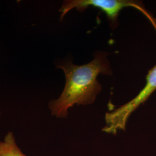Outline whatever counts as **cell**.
<instances>
[{"instance_id": "obj_1", "label": "cell", "mask_w": 156, "mask_h": 156, "mask_svg": "<svg viewBox=\"0 0 156 156\" xmlns=\"http://www.w3.org/2000/svg\"><path fill=\"white\" fill-rule=\"evenodd\" d=\"M108 53L98 51L94 58L82 66L66 62L57 65L66 76V85L60 97L49 104L51 115L57 118H66L68 110L74 105H87L94 102L102 90L97 80L100 74L112 75L113 72Z\"/></svg>"}, {"instance_id": "obj_2", "label": "cell", "mask_w": 156, "mask_h": 156, "mask_svg": "<svg viewBox=\"0 0 156 156\" xmlns=\"http://www.w3.org/2000/svg\"><path fill=\"white\" fill-rule=\"evenodd\" d=\"M146 80L145 87L132 100L113 111L106 113L105 116L106 125L102 128V131L116 135L119 131L126 130L127 121L132 113L145 103L156 90V65L149 71Z\"/></svg>"}, {"instance_id": "obj_3", "label": "cell", "mask_w": 156, "mask_h": 156, "mask_svg": "<svg viewBox=\"0 0 156 156\" xmlns=\"http://www.w3.org/2000/svg\"><path fill=\"white\" fill-rule=\"evenodd\" d=\"M93 6L101 9L104 12L108 17L110 26L113 30L118 25L117 18L120 11L124 8H135L151 20L153 24L156 26V22L150 16L149 13L146 11L145 7L142 2L131 0H71L64 2L60 12L62 13L61 19L67 13L73 8H76L78 11L83 12L88 7Z\"/></svg>"}, {"instance_id": "obj_4", "label": "cell", "mask_w": 156, "mask_h": 156, "mask_svg": "<svg viewBox=\"0 0 156 156\" xmlns=\"http://www.w3.org/2000/svg\"><path fill=\"white\" fill-rule=\"evenodd\" d=\"M0 156H27L17 145L12 132L6 134L4 140L0 141Z\"/></svg>"}, {"instance_id": "obj_5", "label": "cell", "mask_w": 156, "mask_h": 156, "mask_svg": "<svg viewBox=\"0 0 156 156\" xmlns=\"http://www.w3.org/2000/svg\"><path fill=\"white\" fill-rule=\"evenodd\" d=\"M0 115H1V113H0Z\"/></svg>"}]
</instances>
